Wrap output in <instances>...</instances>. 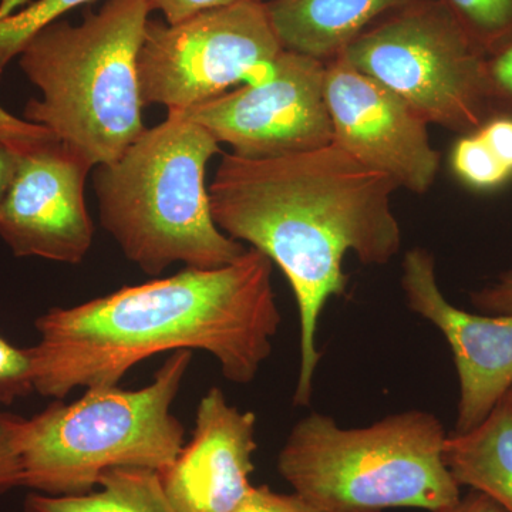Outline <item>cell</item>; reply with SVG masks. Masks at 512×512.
I'll use <instances>...</instances> for the list:
<instances>
[{"label":"cell","instance_id":"6da1fadb","mask_svg":"<svg viewBox=\"0 0 512 512\" xmlns=\"http://www.w3.org/2000/svg\"><path fill=\"white\" fill-rule=\"evenodd\" d=\"M399 188L335 143L269 158L224 154L208 187L215 224L248 242L284 272L299 312L295 406H309L320 362L316 333L330 298L343 296L349 276L343 259L386 265L402 249L392 208Z\"/></svg>","mask_w":512,"mask_h":512},{"label":"cell","instance_id":"7a4b0ae2","mask_svg":"<svg viewBox=\"0 0 512 512\" xmlns=\"http://www.w3.org/2000/svg\"><path fill=\"white\" fill-rule=\"evenodd\" d=\"M272 261L254 248L232 264L185 268L36 319L29 348L35 392L62 400L77 387L117 386L143 360L178 350L217 359L248 384L272 355L281 326Z\"/></svg>","mask_w":512,"mask_h":512},{"label":"cell","instance_id":"3957f363","mask_svg":"<svg viewBox=\"0 0 512 512\" xmlns=\"http://www.w3.org/2000/svg\"><path fill=\"white\" fill-rule=\"evenodd\" d=\"M220 146L200 124L167 114L116 161L94 168L101 225L144 274L174 264L221 268L247 252L212 217L205 175Z\"/></svg>","mask_w":512,"mask_h":512},{"label":"cell","instance_id":"277c9868","mask_svg":"<svg viewBox=\"0 0 512 512\" xmlns=\"http://www.w3.org/2000/svg\"><path fill=\"white\" fill-rule=\"evenodd\" d=\"M148 0H106L80 25L56 20L19 53V66L40 99L26 121L47 128L93 168L110 164L146 131L138 79Z\"/></svg>","mask_w":512,"mask_h":512},{"label":"cell","instance_id":"5b68a950","mask_svg":"<svg viewBox=\"0 0 512 512\" xmlns=\"http://www.w3.org/2000/svg\"><path fill=\"white\" fill-rule=\"evenodd\" d=\"M447 437L443 423L424 410L362 429H343L312 413L293 426L278 471L295 493L326 512H443L461 498L444 461Z\"/></svg>","mask_w":512,"mask_h":512},{"label":"cell","instance_id":"8992f818","mask_svg":"<svg viewBox=\"0 0 512 512\" xmlns=\"http://www.w3.org/2000/svg\"><path fill=\"white\" fill-rule=\"evenodd\" d=\"M192 352L171 353L153 382L137 390L90 387L79 400H55L25 420L20 456L22 487L46 495L93 491L111 468L165 470L185 444L173 404Z\"/></svg>","mask_w":512,"mask_h":512},{"label":"cell","instance_id":"52a82bcc","mask_svg":"<svg viewBox=\"0 0 512 512\" xmlns=\"http://www.w3.org/2000/svg\"><path fill=\"white\" fill-rule=\"evenodd\" d=\"M343 60L402 97L429 124L460 136L495 117L485 53L440 0H420L377 20Z\"/></svg>","mask_w":512,"mask_h":512},{"label":"cell","instance_id":"ba28073f","mask_svg":"<svg viewBox=\"0 0 512 512\" xmlns=\"http://www.w3.org/2000/svg\"><path fill=\"white\" fill-rule=\"evenodd\" d=\"M282 47L259 0H238L170 25L148 20L138 53L144 107L181 114L271 72Z\"/></svg>","mask_w":512,"mask_h":512},{"label":"cell","instance_id":"9c48e42d","mask_svg":"<svg viewBox=\"0 0 512 512\" xmlns=\"http://www.w3.org/2000/svg\"><path fill=\"white\" fill-rule=\"evenodd\" d=\"M326 63L282 50L261 82L242 84L173 116L200 124L244 158L305 153L333 143Z\"/></svg>","mask_w":512,"mask_h":512},{"label":"cell","instance_id":"30bf717a","mask_svg":"<svg viewBox=\"0 0 512 512\" xmlns=\"http://www.w3.org/2000/svg\"><path fill=\"white\" fill-rule=\"evenodd\" d=\"M326 104L333 143L399 188L426 194L436 183L441 156L429 123L382 83L338 57L326 63Z\"/></svg>","mask_w":512,"mask_h":512},{"label":"cell","instance_id":"8fae6325","mask_svg":"<svg viewBox=\"0 0 512 512\" xmlns=\"http://www.w3.org/2000/svg\"><path fill=\"white\" fill-rule=\"evenodd\" d=\"M92 170V164L59 141L20 156L0 202V238L13 254L82 264L94 239L84 198Z\"/></svg>","mask_w":512,"mask_h":512},{"label":"cell","instance_id":"7c38bea8","mask_svg":"<svg viewBox=\"0 0 512 512\" xmlns=\"http://www.w3.org/2000/svg\"><path fill=\"white\" fill-rule=\"evenodd\" d=\"M402 289L410 311L433 323L450 345L460 382L453 433H470L512 387V315H476L451 305L437 282L436 259L424 248L404 255Z\"/></svg>","mask_w":512,"mask_h":512},{"label":"cell","instance_id":"4fadbf2b","mask_svg":"<svg viewBox=\"0 0 512 512\" xmlns=\"http://www.w3.org/2000/svg\"><path fill=\"white\" fill-rule=\"evenodd\" d=\"M256 416L241 412L218 387L201 397L190 443L160 471L168 500L178 512H234L251 488Z\"/></svg>","mask_w":512,"mask_h":512},{"label":"cell","instance_id":"5bb4252c","mask_svg":"<svg viewBox=\"0 0 512 512\" xmlns=\"http://www.w3.org/2000/svg\"><path fill=\"white\" fill-rule=\"evenodd\" d=\"M420 0H269V20L282 47L329 63L360 33Z\"/></svg>","mask_w":512,"mask_h":512},{"label":"cell","instance_id":"9a60e30c","mask_svg":"<svg viewBox=\"0 0 512 512\" xmlns=\"http://www.w3.org/2000/svg\"><path fill=\"white\" fill-rule=\"evenodd\" d=\"M444 461L460 487L480 491L512 512V407L501 400L477 429L448 434Z\"/></svg>","mask_w":512,"mask_h":512},{"label":"cell","instance_id":"2e32d148","mask_svg":"<svg viewBox=\"0 0 512 512\" xmlns=\"http://www.w3.org/2000/svg\"><path fill=\"white\" fill-rule=\"evenodd\" d=\"M99 490L87 494L32 493L26 512H178L165 494L160 473L148 468H111L101 474Z\"/></svg>","mask_w":512,"mask_h":512},{"label":"cell","instance_id":"e0dca14e","mask_svg":"<svg viewBox=\"0 0 512 512\" xmlns=\"http://www.w3.org/2000/svg\"><path fill=\"white\" fill-rule=\"evenodd\" d=\"M487 55L512 36V0H440Z\"/></svg>","mask_w":512,"mask_h":512},{"label":"cell","instance_id":"ac0fdd59","mask_svg":"<svg viewBox=\"0 0 512 512\" xmlns=\"http://www.w3.org/2000/svg\"><path fill=\"white\" fill-rule=\"evenodd\" d=\"M92 2L94 0H36L28 8L0 20V76L36 33L62 18L64 13Z\"/></svg>","mask_w":512,"mask_h":512},{"label":"cell","instance_id":"d6986e66","mask_svg":"<svg viewBox=\"0 0 512 512\" xmlns=\"http://www.w3.org/2000/svg\"><path fill=\"white\" fill-rule=\"evenodd\" d=\"M451 167L474 190H494L512 177L477 131L457 141L451 153Z\"/></svg>","mask_w":512,"mask_h":512},{"label":"cell","instance_id":"ffe728a7","mask_svg":"<svg viewBox=\"0 0 512 512\" xmlns=\"http://www.w3.org/2000/svg\"><path fill=\"white\" fill-rule=\"evenodd\" d=\"M35 392L29 349L13 346L0 335V404L10 406Z\"/></svg>","mask_w":512,"mask_h":512},{"label":"cell","instance_id":"44dd1931","mask_svg":"<svg viewBox=\"0 0 512 512\" xmlns=\"http://www.w3.org/2000/svg\"><path fill=\"white\" fill-rule=\"evenodd\" d=\"M484 72L495 116L512 117V36L485 55Z\"/></svg>","mask_w":512,"mask_h":512},{"label":"cell","instance_id":"7402d4cb","mask_svg":"<svg viewBox=\"0 0 512 512\" xmlns=\"http://www.w3.org/2000/svg\"><path fill=\"white\" fill-rule=\"evenodd\" d=\"M25 420L15 414L0 413V494L22 487V439Z\"/></svg>","mask_w":512,"mask_h":512},{"label":"cell","instance_id":"603a6c76","mask_svg":"<svg viewBox=\"0 0 512 512\" xmlns=\"http://www.w3.org/2000/svg\"><path fill=\"white\" fill-rule=\"evenodd\" d=\"M0 141L19 156L55 143L56 137L47 128L37 126L10 114L0 106Z\"/></svg>","mask_w":512,"mask_h":512},{"label":"cell","instance_id":"cb8c5ba5","mask_svg":"<svg viewBox=\"0 0 512 512\" xmlns=\"http://www.w3.org/2000/svg\"><path fill=\"white\" fill-rule=\"evenodd\" d=\"M234 512H326L295 493L282 494L266 485L252 487Z\"/></svg>","mask_w":512,"mask_h":512},{"label":"cell","instance_id":"d4e9b609","mask_svg":"<svg viewBox=\"0 0 512 512\" xmlns=\"http://www.w3.org/2000/svg\"><path fill=\"white\" fill-rule=\"evenodd\" d=\"M471 303L490 315H512V269L498 275L494 284L471 293Z\"/></svg>","mask_w":512,"mask_h":512},{"label":"cell","instance_id":"484cf974","mask_svg":"<svg viewBox=\"0 0 512 512\" xmlns=\"http://www.w3.org/2000/svg\"><path fill=\"white\" fill-rule=\"evenodd\" d=\"M501 164L512 174V117L495 116L477 131Z\"/></svg>","mask_w":512,"mask_h":512},{"label":"cell","instance_id":"4316f807","mask_svg":"<svg viewBox=\"0 0 512 512\" xmlns=\"http://www.w3.org/2000/svg\"><path fill=\"white\" fill-rule=\"evenodd\" d=\"M235 2L238 0H148L151 12L158 10L163 13L165 22L170 25L183 22L205 10L222 8Z\"/></svg>","mask_w":512,"mask_h":512},{"label":"cell","instance_id":"83f0119b","mask_svg":"<svg viewBox=\"0 0 512 512\" xmlns=\"http://www.w3.org/2000/svg\"><path fill=\"white\" fill-rule=\"evenodd\" d=\"M443 512H504V510L487 495L471 490L466 497L460 498L458 503Z\"/></svg>","mask_w":512,"mask_h":512},{"label":"cell","instance_id":"f1b7e54d","mask_svg":"<svg viewBox=\"0 0 512 512\" xmlns=\"http://www.w3.org/2000/svg\"><path fill=\"white\" fill-rule=\"evenodd\" d=\"M19 160V154L0 141V202H2L13 177H15Z\"/></svg>","mask_w":512,"mask_h":512},{"label":"cell","instance_id":"f546056e","mask_svg":"<svg viewBox=\"0 0 512 512\" xmlns=\"http://www.w3.org/2000/svg\"><path fill=\"white\" fill-rule=\"evenodd\" d=\"M504 402L508 404V406L512 407V387L508 390V393L504 396Z\"/></svg>","mask_w":512,"mask_h":512},{"label":"cell","instance_id":"4dcf8cb0","mask_svg":"<svg viewBox=\"0 0 512 512\" xmlns=\"http://www.w3.org/2000/svg\"><path fill=\"white\" fill-rule=\"evenodd\" d=\"M259 2H264V3H266V2H269V0H259Z\"/></svg>","mask_w":512,"mask_h":512}]
</instances>
